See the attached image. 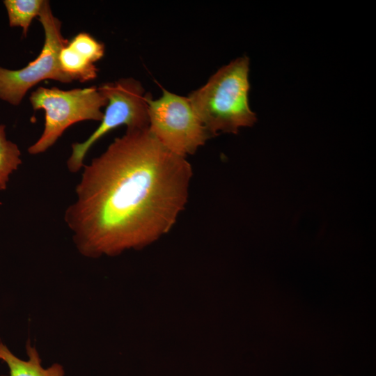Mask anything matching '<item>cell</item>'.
I'll return each mask as SVG.
<instances>
[{"label":"cell","mask_w":376,"mask_h":376,"mask_svg":"<svg viewBox=\"0 0 376 376\" xmlns=\"http://www.w3.org/2000/svg\"><path fill=\"white\" fill-rule=\"evenodd\" d=\"M59 63L62 70L72 81L85 82L95 79L97 75L98 70L94 63L70 47L68 44L60 52Z\"/></svg>","instance_id":"ba28073f"},{"label":"cell","mask_w":376,"mask_h":376,"mask_svg":"<svg viewBox=\"0 0 376 376\" xmlns=\"http://www.w3.org/2000/svg\"><path fill=\"white\" fill-rule=\"evenodd\" d=\"M34 110L45 111V128L40 137L28 148L31 155L45 152L73 124L84 120L101 121V109L107 100L98 87L61 90L39 87L30 95Z\"/></svg>","instance_id":"3957f363"},{"label":"cell","mask_w":376,"mask_h":376,"mask_svg":"<svg viewBox=\"0 0 376 376\" xmlns=\"http://www.w3.org/2000/svg\"><path fill=\"white\" fill-rule=\"evenodd\" d=\"M26 350L28 359L25 361L18 358L0 342V361L8 366L9 376H64L63 368L58 363L43 368L37 350L29 343Z\"/></svg>","instance_id":"52a82bcc"},{"label":"cell","mask_w":376,"mask_h":376,"mask_svg":"<svg viewBox=\"0 0 376 376\" xmlns=\"http://www.w3.org/2000/svg\"><path fill=\"white\" fill-rule=\"evenodd\" d=\"M45 0H4L9 26L21 27L26 37L33 19L38 17Z\"/></svg>","instance_id":"9c48e42d"},{"label":"cell","mask_w":376,"mask_h":376,"mask_svg":"<svg viewBox=\"0 0 376 376\" xmlns=\"http://www.w3.org/2000/svg\"><path fill=\"white\" fill-rule=\"evenodd\" d=\"M17 145L7 139L6 125L0 124V190L7 188L10 175L22 164Z\"/></svg>","instance_id":"30bf717a"},{"label":"cell","mask_w":376,"mask_h":376,"mask_svg":"<svg viewBox=\"0 0 376 376\" xmlns=\"http://www.w3.org/2000/svg\"><path fill=\"white\" fill-rule=\"evenodd\" d=\"M149 130L169 150L180 157L193 155L211 138L187 97L165 89L162 96L148 100Z\"/></svg>","instance_id":"8992f818"},{"label":"cell","mask_w":376,"mask_h":376,"mask_svg":"<svg viewBox=\"0 0 376 376\" xmlns=\"http://www.w3.org/2000/svg\"><path fill=\"white\" fill-rule=\"evenodd\" d=\"M1 376H6V375H1Z\"/></svg>","instance_id":"7c38bea8"},{"label":"cell","mask_w":376,"mask_h":376,"mask_svg":"<svg viewBox=\"0 0 376 376\" xmlns=\"http://www.w3.org/2000/svg\"><path fill=\"white\" fill-rule=\"evenodd\" d=\"M83 168L64 220L79 251L91 258L141 249L167 233L187 205L193 176L186 157L148 127L127 130Z\"/></svg>","instance_id":"6da1fadb"},{"label":"cell","mask_w":376,"mask_h":376,"mask_svg":"<svg viewBox=\"0 0 376 376\" xmlns=\"http://www.w3.org/2000/svg\"><path fill=\"white\" fill-rule=\"evenodd\" d=\"M107 102L98 127L81 143L72 144V153L67 161L70 172L77 173L84 165V161L91 148L102 136L121 125L127 130L149 127L148 100L141 84L133 78H123L98 87Z\"/></svg>","instance_id":"277c9868"},{"label":"cell","mask_w":376,"mask_h":376,"mask_svg":"<svg viewBox=\"0 0 376 376\" xmlns=\"http://www.w3.org/2000/svg\"><path fill=\"white\" fill-rule=\"evenodd\" d=\"M249 58L242 56L218 70L189 102L211 137L220 132L236 134L257 120L249 104Z\"/></svg>","instance_id":"7a4b0ae2"},{"label":"cell","mask_w":376,"mask_h":376,"mask_svg":"<svg viewBox=\"0 0 376 376\" xmlns=\"http://www.w3.org/2000/svg\"><path fill=\"white\" fill-rule=\"evenodd\" d=\"M68 44L93 63L100 60L104 54V44L87 33H79Z\"/></svg>","instance_id":"8fae6325"},{"label":"cell","mask_w":376,"mask_h":376,"mask_svg":"<svg viewBox=\"0 0 376 376\" xmlns=\"http://www.w3.org/2000/svg\"><path fill=\"white\" fill-rule=\"evenodd\" d=\"M38 19L45 32L44 45L38 57L18 70L0 66V100L13 106L19 105L28 91L42 81H73L59 63L60 52L68 41L63 37L61 22L53 15L48 1L45 0Z\"/></svg>","instance_id":"5b68a950"}]
</instances>
